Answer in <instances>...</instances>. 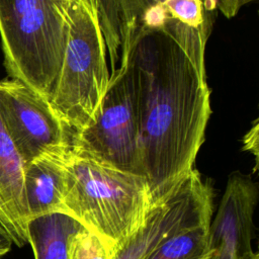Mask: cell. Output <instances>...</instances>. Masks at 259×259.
I'll use <instances>...</instances> for the list:
<instances>
[{"label": "cell", "instance_id": "cell-9", "mask_svg": "<svg viewBox=\"0 0 259 259\" xmlns=\"http://www.w3.org/2000/svg\"><path fill=\"white\" fill-rule=\"evenodd\" d=\"M258 199L250 176L234 172L229 176L218 212L208 227L209 259H253L254 212Z\"/></svg>", "mask_w": 259, "mask_h": 259}, {"label": "cell", "instance_id": "cell-13", "mask_svg": "<svg viewBox=\"0 0 259 259\" xmlns=\"http://www.w3.org/2000/svg\"><path fill=\"white\" fill-rule=\"evenodd\" d=\"M209 224L181 230L144 259H209Z\"/></svg>", "mask_w": 259, "mask_h": 259}, {"label": "cell", "instance_id": "cell-16", "mask_svg": "<svg viewBox=\"0 0 259 259\" xmlns=\"http://www.w3.org/2000/svg\"><path fill=\"white\" fill-rule=\"evenodd\" d=\"M259 124L258 119H255L253 122V126L247 132V134L243 138V150L248 151L255 157V171L258 167V153H259Z\"/></svg>", "mask_w": 259, "mask_h": 259}, {"label": "cell", "instance_id": "cell-18", "mask_svg": "<svg viewBox=\"0 0 259 259\" xmlns=\"http://www.w3.org/2000/svg\"><path fill=\"white\" fill-rule=\"evenodd\" d=\"M13 244L10 234L0 222V257L6 255L11 250Z\"/></svg>", "mask_w": 259, "mask_h": 259}, {"label": "cell", "instance_id": "cell-2", "mask_svg": "<svg viewBox=\"0 0 259 259\" xmlns=\"http://www.w3.org/2000/svg\"><path fill=\"white\" fill-rule=\"evenodd\" d=\"M65 167L63 212L95 235L112 258L144 224L151 208L146 179L71 150L66 155Z\"/></svg>", "mask_w": 259, "mask_h": 259}, {"label": "cell", "instance_id": "cell-7", "mask_svg": "<svg viewBox=\"0 0 259 259\" xmlns=\"http://www.w3.org/2000/svg\"><path fill=\"white\" fill-rule=\"evenodd\" d=\"M0 118L24 166L47 153L71 150V136L38 92L12 79L0 81Z\"/></svg>", "mask_w": 259, "mask_h": 259}, {"label": "cell", "instance_id": "cell-19", "mask_svg": "<svg viewBox=\"0 0 259 259\" xmlns=\"http://www.w3.org/2000/svg\"><path fill=\"white\" fill-rule=\"evenodd\" d=\"M0 222L1 224L6 228V230L8 231V223H7V220H6V217L4 214V211H3V208L1 206V203H0ZM9 233V232H8Z\"/></svg>", "mask_w": 259, "mask_h": 259}, {"label": "cell", "instance_id": "cell-6", "mask_svg": "<svg viewBox=\"0 0 259 259\" xmlns=\"http://www.w3.org/2000/svg\"><path fill=\"white\" fill-rule=\"evenodd\" d=\"M120 50L141 32L160 31L184 50L202 77L205 48L217 16V0H117Z\"/></svg>", "mask_w": 259, "mask_h": 259}, {"label": "cell", "instance_id": "cell-3", "mask_svg": "<svg viewBox=\"0 0 259 259\" xmlns=\"http://www.w3.org/2000/svg\"><path fill=\"white\" fill-rule=\"evenodd\" d=\"M71 1L0 0L5 68L48 100L63 60Z\"/></svg>", "mask_w": 259, "mask_h": 259}, {"label": "cell", "instance_id": "cell-11", "mask_svg": "<svg viewBox=\"0 0 259 259\" xmlns=\"http://www.w3.org/2000/svg\"><path fill=\"white\" fill-rule=\"evenodd\" d=\"M68 152L47 153L24 166V192L29 220L42 214L63 212L65 159Z\"/></svg>", "mask_w": 259, "mask_h": 259}, {"label": "cell", "instance_id": "cell-20", "mask_svg": "<svg viewBox=\"0 0 259 259\" xmlns=\"http://www.w3.org/2000/svg\"><path fill=\"white\" fill-rule=\"evenodd\" d=\"M253 259H259V255H256V256H255Z\"/></svg>", "mask_w": 259, "mask_h": 259}, {"label": "cell", "instance_id": "cell-4", "mask_svg": "<svg viewBox=\"0 0 259 259\" xmlns=\"http://www.w3.org/2000/svg\"><path fill=\"white\" fill-rule=\"evenodd\" d=\"M98 15L89 0H72L67 16L63 60L50 104L70 136L93 117L110 75Z\"/></svg>", "mask_w": 259, "mask_h": 259}, {"label": "cell", "instance_id": "cell-5", "mask_svg": "<svg viewBox=\"0 0 259 259\" xmlns=\"http://www.w3.org/2000/svg\"><path fill=\"white\" fill-rule=\"evenodd\" d=\"M71 151L144 177L136 87L125 60L111 73L105 95L91 120L72 135Z\"/></svg>", "mask_w": 259, "mask_h": 259}, {"label": "cell", "instance_id": "cell-10", "mask_svg": "<svg viewBox=\"0 0 259 259\" xmlns=\"http://www.w3.org/2000/svg\"><path fill=\"white\" fill-rule=\"evenodd\" d=\"M0 203L13 243H28L29 214L24 192V163L0 118Z\"/></svg>", "mask_w": 259, "mask_h": 259}, {"label": "cell", "instance_id": "cell-15", "mask_svg": "<svg viewBox=\"0 0 259 259\" xmlns=\"http://www.w3.org/2000/svg\"><path fill=\"white\" fill-rule=\"evenodd\" d=\"M70 259H111V254L95 235L83 228L71 241Z\"/></svg>", "mask_w": 259, "mask_h": 259}, {"label": "cell", "instance_id": "cell-14", "mask_svg": "<svg viewBox=\"0 0 259 259\" xmlns=\"http://www.w3.org/2000/svg\"><path fill=\"white\" fill-rule=\"evenodd\" d=\"M94 7L104 36L106 51L112 72L116 70L118 53L121 45L120 20L117 0H89Z\"/></svg>", "mask_w": 259, "mask_h": 259}, {"label": "cell", "instance_id": "cell-1", "mask_svg": "<svg viewBox=\"0 0 259 259\" xmlns=\"http://www.w3.org/2000/svg\"><path fill=\"white\" fill-rule=\"evenodd\" d=\"M137 97L144 177L151 206L194 168L211 114L210 91L184 50L160 31L141 32L121 49Z\"/></svg>", "mask_w": 259, "mask_h": 259}, {"label": "cell", "instance_id": "cell-17", "mask_svg": "<svg viewBox=\"0 0 259 259\" xmlns=\"http://www.w3.org/2000/svg\"><path fill=\"white\" fill-rule=\"evenodd\" d=\"M255 0H217V9L227 18L235 16L241 7Z\"/></svg>", "mask_w": 259, "mask_h": 259}, {"label": "cell", "instance_id": "cell-12", "mask_svg": "<svg viewBox=\"0 0 259 259\" xmlns=\"http://www.w3.org/2000/svg\"><path fill=\"white\" fill-rule=\"evenodd\" d=\"M84 227L72 217L53 212L27 223V238L35 259H70V244Z\"/></svg>", "mask_w": 259, "mask_h": 259}, {"label": "cell", "instance_id": "cell-8", "mask_svg": "<svg viewBox=\"0 0 259 259\" xmlns=\"http://www.w3.org/2000/svg\"><path fill=\"white\" fill-rule=\"evenodd\" d=\"M212 192L193 168L163 201L148 211L144 224L111 259H144L181 230L210 224Z\"/></svg>", "mask_w": 259, "mask_h": 259}]
</instances>
